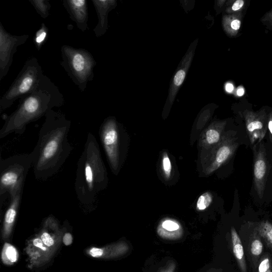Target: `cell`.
Returning <instances> with one entry per match:
<instances>
[{
  "mask_svg": "<svg viewBox=\"0 0 272 272\" xmlns=\"http://www.w3.org/2000/svg\"><path fill=\"white\" fill-rule=\"evenodd\" d=\"M45 117L33 151L34 175L37 180L42 181L60 171L73 150L68 140L71 121L61 111L53 110Z\"/></svg>",
  "mask_w": 272,
  "mask_h": 272,
  "instance_id": "1",
  "label": "cell"
},
{
  "mask_svg": "<svg viewBox=\"0 0 272 272\" xmlns=\"http://www.w3.org/2000/svg\"><path fill=\"white\" fill-rule=\"evenodd\" d=\"M64 98L59 88L44 75L40 84L19 100L17 109L6 119L0 139L12 133L22 135L27 126L41 119L54 108L63 106Z\"/></svg>",
  "mask_w": 272,
  "mask_h": 272,
  "instance_id": "2",
  "label": "cell"
},
{
  "mask_svg": "<svg viewBox=\"0 0 272 272\" xmlns=\"http://www.w3.org/2000/svg\"><path fill=\"white\" fill-rule=\"evenodd\" d=\"M108 184V173L95 136L88 133L78 162L75 183L78 200L82 204H95L99 194Z\"/></svg>",
  "mask_w": 272,
  "mask_h": 272,
  "instance_id": "3",
  "label": "cell"
},
{
  "mask_svg": "<svg viewBox=\"0 0 272 272\" xmlns=\"http://www.w3.org/2000/svg\"><path fill=\"white\" fill-rule=\"evenodd\" d=\"M34 156L29 154L12 155L0 162V196L1 201L8 193L10 199L22 192L26 179L33 166Z\"/></svg>",
  "mask_w": 272,
  "mask_h": 272,
  "instance_id": "4",
  "label": "cell"
},
{
  "mask_svg": "<svg viewBox=\"0 0 272 272\" xmlns=\"http://www.w3.org/2000/svg\"><path fill=\"white\" fill-rule=\"evenodd\" d=\"M61 66L70 79L84 92L89 82L93 81L96 62L90 52L64 45L61 49Z\"/></svg>",
  "mask_w": 272,
  "mask_h": 272,
  "instance_id": "5",
  "label": "cell"
},
{
  "mask_svg": "<svg viewBox=\"0 0 272 272\" xmlns=\"http://www.w3.org/2000/svg\"><path fill=\"white\" fill-rule=\"evenodd\" d=\"M44 76L38 60L36 58L28 59L14 82L0 100V113L11 107L17 100L33 91Z\"/></svg>",
  "mask_w": 272,
  "mask_h": 272,
  "instance_id": "6",
  "label": "cell"
},
{
  "mask_svg": "<svg viewBox=\"0 0 272 272\" xmlns=\"http://www.w3.org/2000/svg\"><path fill=\"white\" fill-rule=\"evenodd\" d=\"M100 139L113 173L117 175L121 164V133L113 118L103 121L99 130Z\"/></svg>",
  "mask_w": 272,
  "mask_h": 272,
  "instance_id": "7",
  "label": "cell"
},
{
  "mask_svg": "<svg viewBox=\"0 0 272 272\" xmlns=\"http://www.w3.org/2000/svg\"><path fill=\"white\" fill-rule=\"evenodd\" d=\"M30 35H12L0 22V82L7 75L18 47L27 42Z\"/></svg>",
  "mask_w": 272,
  "mask_h": 272,
  "instance_id": "8",
  "label": "cell"
},
{
  "mask_svg": "<svg viewBox=\"0 0 272 272\" xmlns=\"http://www.w3.org/2000/svg\"><path fill=\"white\" fill-rule=\"evenodd\" d=\"M238 147L237 139L231 134L225 135L221 141L214 147L206 173H213L234 155Z\"/></svg>",
  "mask_w": 272,
  "mask_h": 272,
  "instance_id": "9",
  "label": "cell"
},
{
  "mask_svg": "<svg viewBox=\"0 0 272 272\" xmlns=\"http://www.w3.org/2000/svg\"><path fill=\"white\" fill-rule=\"evenodd\" d=\"M246 130L252 144L260 143L268 129V117L265 111H245L244 113Z\"/></svg>",
  "mask_w": 272,
  "mask_h": 272,
  "instance_id": "10",
  "label": "cell"
},
{
  "mask_svg": "<svg viewBox=\"0 0 272 272\" xmlns=\"http://www.w3.org/2000/svg\"><path fill=\"white\" fill-rule=\"evenodd\" d=\"M254 187L258 197L262 199L268 176V162L264 144L261 143L258 149L255 146L254 147Z\"/></svg>",
  "mask_w": 272,
  "mask_h": 272,
  "instance_id": "11",
  "label": "cell"
},
{
  "mask_svg": "<svg viewBox=\"0 0 272 272\" xmlns=\"http://www.w3.org/2000/svg\"><path fill=\"white\" fill-rule=\"evenodd\" d=\"M63 5L78 29L85 32L88 29V12L86 0H63Z\"/></svg>",
  "mask_w": 272,
  "mask_h": 272,
  "instance_id": "12",
  "label": "cell"
},
{
  "mask_svg": "<svg viewBox=\"0 0 272 272\" xmlns=\"http://www.w3.org/2000/svg\"><path fill=\"white\" fill-rule=\"evenodd\" d=\"M92 3L96 10L98 23L94 29V32L97 37L105 34L108 30V14L110 9L114 5L113 1H103V0H92Z\"/></svg>",
  "mask_w": 272,
  "mask_h": 272,
  "instance_id": "13",
  "label": "cell"
},
{
  "mask_svg": "<svg viewBox=\"0 0 272 272\" xmlns=\"http://www.w3.org/2000/svg\"><path fill=\"white\" fill-rule=\"evenodd\" d=\"M264 244L262 239L255 227L250 235L248 253L250 261L255 272L259 261L263 254Z\"/></svg>",
  "mask_w": 272,
  "mask_h": 272,
  "instance_id": "14",
  "label": "cell"
},
{
  "mask_svg": "<svg viewBox=\"0 0 272 272\" xmlns=\"http://www.w3.org/2000/svg\"><path fill=\"white\" fill-rule=\"evenodd\" d=\"M232 252L237 261L241 272H248L243 245L240 238L235 228L231 230Z\"/></svg>",
  "mask_w": 272,
  "mask_h": 272,
  "instance_id": "15",
  "label": "cell"
},
{
  "mask_svg": "<svg viewBox=\"0 0 272 272\" xmlns=\"http://www.w3.org/2000/svg\"><path fill=\"white\" fill-rule=\"evenodd\" d=\"M226 122H216L205 132L204 145L206 147H215L221 141Z\"/></svg>",
  "mask_w": 272,
  "mask_h": 272,
  "instance_id": "16",
  "label": "cell"
},
{
  "mask_svg": "<svg viewBox=\"0 0 272 272\" xmlns=\"http://www.w3.org/2000/svg\"><path fill=\"white\" fill-rule=\"evenodd\" d=\"M241 12L227 16L224 20V27L227 33L231 36H235L238 34L242 23Z\"/></svg>",
  "mask_w": 272,
  "mask_h": 272,
  "instance_id": "17",
  "label": "cell"
},
{
  "mask_svg": "<svg viewBox=\"0 0 272 272\" xmlns=\"http://www.w3.org/2000/svg\"><path fill=\"white\" fill-rule=\"evenodd\" d=\"M267 248L272 253V224L268 221L258 223L256 226Z\"/></svg>",
  "mask_w": 272,
  "mask_h": 272,
  "instance_id": "18",
  "label": "cell"
},
{
  "mask_svg": "<svg viewBox=\"0 0 272 272\" xmlns=\"http://www.w3.org/2000/svg\"><path fill=\"white\" fill-rule=\"evenodd\" d=\"M37 14L42 18H47L50 15L51 5L48 0H29Z\"/></svg>",
  "mask_w": 272,
  "mask_h": 272,
  "instance_id": "19",
  "label": "cell"
},
{
  "mask_svg": "<svg viewBox=\"0 0 272 272\" xmlns=\"http://www.w3.org/2000/svg\"><path fill=\"white\" fill-rule=\"evenodd\" d=\"M48 35V28L44 23H42L40 28L36 32L34 37V43L37 51H40L46 43Z\"/></svg>",
  "mask_w": 272,
  "mask_h": 272,
  "instance_id": "20",
  "label": "cell"
},
{
  "mask_svg": "<svg viewBox=\"0 0 272 272\" xmlns=\"http://www.w3.org/2000/svg\"><path fill=\"white\" fill-rule=\"evenodd\" d=\"M255 272H272V257L269 253L263 254Z\"/></svg>",
  "mask_w": 272,
  "mask_h": 272,
  "instance_id": "21",
  "label": "cell"
},
{
  "mask_svg": "<svg viewBox=\"0 0 272 272\" xmlns=\"http://www.w3.org/2000/svg\"><path fill=\"white\" fill-rule=\"evenodd\" d=\"M213 202V196L210 192H205L199 199L197 202V209L204 211L210 206Z\"/></svg>",
  "mask_w": 272,
  "mask_h": 272,
  "instance_id": "22",
  "label": "cell"
},
{
  "mask_svg": "<svg viewBox=\"0 0 272 272\" xmlns=\"http://www.w3.org/2000/svg\"><path fill=\"white\" fill-rule=\"evenodd\" d=\"M172 168V164L169 157L166 153H164L162 158V169L164 177L167 180L171 177Z\"/></svg>",
  "mask_w": 272,
  "mask_h": 272,
  "instance_id": "23",
  "label": "cell"
},
{
  "mask_svg": "<svg viewBox=\"0 0 272 272\" xmlns=\"http://www.w3.org/2000/svg\"><path fill=\"white\" fill-rule=\"evenodd\" d=\"M6 257L11 263L16 262L18 258V253L16 249L9 244H6L4 252Z\"/></svg>",
  "mask_w": 272,
  "mask_h": 272,
  "instance_id": "24",
  "label": "cell"
},
{
  "mask_svg": "<svg viewBox=\"0 0 272 272\" xmlns=\"http://www.w3.org/2000/svg\"><path fill=\"white\" fill-rule=\"evenodd\" d=\"M245 3L243 0H237L228 9L230 14H234L241 12L244 7Z\"/></svg>",
  "mask_w": 272,
  "mask_h": 272,
  "instance_id": "25",
  "label": "cell"
},
{
  "mask_svg": "<svg viewBox=\"0 0 272 272\" xmlns=\"http://www.w3.org/2000/svg\"><path fill=\"white\" fill-rule=\"evenodd\" d=\"M162 228L167 231H175L180 229V226L172 220H165L162 225Z\"/></svg>",
  "mask_w": 272,
  "mask_h": 272,
  "instance_id": "26",
  "label": "cell"
},
{
  "mask_svg": "<svg viewBox=\"0 0 272 272\" xmlns=\"http://www.w3.org/2000/svg\"><path fill=\"white\" fill-rule=\"evenodd\" d=\"M186 73L183 70H180L176 73L175 79H174V83L176 86H180L183 84Z\"/></svg>",
  "mask_w": 272,
  "mask_h": 272,
  "instance_id": "27",
  "label": "cell"
},
{
  "mask_svg": "<svg viewBox=\"0 0 272 272\" xmlns=\"http://www.w3.org/2000/svg\"><path fill=\"white\" fill-rule=\"evenodd\" d=\"M41 238L43 243L46 245L48 246V247H51V246L54 244L55 242L54 239L52 238V237L48 234H47V233H44V234L42 235Z\"/></svg>",
  "mask_w": 272,
  "mask_h": 272,
  "instance_id": "28",
  "label": "cell"
},
{
  "mask_svg": "<svg viewBox=\"0 0 272 272\" xmlns=\"http://www.w3.org/2000/svg\"><path fill=\"white\" fill-rule=\"evenodd\" d=\"M89 253L94 257H99L103 255V251L100 249L93 248L90 250Z\"/></svg>",
  "mask_w": 272,
  "mask_h": 272,
  "instance_id": "29",
  "label": "cell"
},
{
  "mask_svg": "<svg viewBox=\"0 0 272 272\" xmlns=\"http://www.w3.org/2000/svg\"><path fill=\"white\" fill-rule=\"evenodd\" d=\"M63 242L66 245H69L72 243V237L70 233H67L63 237Z\"/></svg>",
  "mask_w": 272,
  "mask_h": 272,
  "instance_id": "30",
  "label": "cell"
},
{
  "mask_svg": "<svg viewBox=\"0 0 272 272\" xmlns=\"http://www.w3.org/2000/svg\"><path fill=\"white\" fill-rule=\"evenodd\" d=\"M176 268V264L175 262H172L169 264H167L161 272H174Z\"/></svg>",
  "mask_w": 272,
  "mask_h": 272,
  "instance_id": "31",
  "label": "cell"
},
{
  "mask_svg": "<svg viewBox=\"0 0 272 272\" xmlns=\"http://www.w3.org/2000/svg\"><path fill=\"white\" fill-rule=\"evenodd\" d=\"M43 242V241H42L40 239H35L34 240V244L36 246V247L40 248L44 251H46V249L44 247Z\"/></svg>",
  "mask_w": 272,
  "mask_h": 272,
  "instance_id": "32",
  "label": "cell"
},
{
  "mask_svg": "<svg viewBox=\"0 0 272 272\" xmlns=\"http://www.w3.org/2000/svg\"><path fill=\"white\" fill-rule=\"evenodd\" d=\"M262 20L272 24V9L268 11L263 17Z\"/></svg>",
  "mask_w": 272,
  "mask_h": 272,
  "instance_id": "33",
  "label": "cell"
},
{
  "mask_svg": "<svg viewBox=\"0 0 272 272\" xmlns=\"http://www.w3.org/2000/svg\"><path fill=\"white\" fill-rule=\"evenodd\" d=\"M268 129L270 135L272 136V112L268 116Z\"/></svg>",
  "mask_w": 272,
  "mask_h": 272,
  "instance_id": "34",
  "label": "cell"
},
{
  "mask_svg": "<svg viewBox=\"0 0 272 272\" xmlns=\"http://www.w3.org/2000/svg\"><path fill=\"white\" fill-rule=\"evenodd\" d=\"M226 90L229 93H231L234 89V87L231 84H228L226 87Z\"/></svg>",
  "mask_w": 272,
  "mask_h": 272,
  "instance_id": "35",
  "label": "cell"
},
{
  "mask_svg": "<svg viewBox=\"0 0 272 272\" xmlns=\"http://www.w3.org/2000/svg\"><path fill=\"white\" fill-rule=\"evenodd\" d=\"M237 94L239 96H242L244 94V89L242 88H239L237 90Z\"/></svg>",
  "mask_w": 272,
  "mask_h": 272,
  "instance_id": "36",
  "label": "cell"
}]
</instances>
